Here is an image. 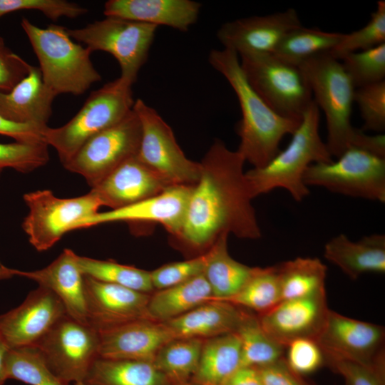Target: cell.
I'll list each match as a JSON object with an SVG mask.
<instances>
[{
  "instance_id": "obj_21",
  "label": "cell",
  "mask_w": 385,
  "mask_h": 385,
  "mask_svg": "<svg viewBox=\"0 0 385 385\" xmlns=\"http://www.w3.org/2000/svg\"><path fill=\"white\" fill-rule=\"evenodd\" d=\"M170 186L136 155L118 166L91 190L97 195L102 206L114 210L157 195Z\"/></svg>"
},
{
  "instance_id": "obj_45",
  "label": "cell",
  "mask_w": 385,
  "mask_h": 385,
  "mask_svg": "<svg viewBox=\"0 0 385 385\" xmlns=\"http://www.w3.org/2000/svg\"><path fill=\"white\" fill-rule=\"evenodd\" d=\"M327 364L340 374L346 385H384L385 364L369 366L358 363L332 359H324Z\"/></svg>"
},
{
  "instance_id": "obj_18",
  "label": "cell",
  "mask_w": 385,
  "mask_h": 385,
  "mask_svg": "<svg viewBox=\"0 0 385 385\" xmlns=\"http://www.w3.org/2000/svg\"><path fill=\"white\" fill-rule=\"evenodd\" d=\"M88 323L98 331L136 321L151 320L150 294L84 276Z\"/></svg>"
},
{
  "instance_id": "obj_50",
  "label": "cell",
  "mask_w": 385,
  "mask_h": 385,
  "mask_svg": "<svg viewBox=\"0 0 385 385\" xmlns=\"http://www.w3.org/2000/svg\"><path fill=\"white\" fill-rule=\"evenodd\" d=\"M10 348L0 337V385H4L9 379L8 355Z\"/></svg>"
},
{
  "instance_id": "obj_31",
  "label": "cell",
  "mask_w": 385,
  "mask_h": 385,
  "mask_svg": "<svg viewBox=\"0 0 385 385\" xmlns=\"http://www.w3.org/2000/svg\"><path fill=\"white\" fill-rule=\"evenodd\" d=\"M282 300L326 293L327 267L316 257H297L277 265Z\"/></svg>"
},
{
  "instance_id": "obj_36",
  "label": "cell",
  "mask_w": 385,
  "mask_h": 385,
  "mask_svg": "<svg viewBox=\"0 0 385 385\" xmlns=\"http://www.w3.org/2000/svg\"><path fill=\"white\" fill-rule=\"evenodd\" d=\"M76 262L84 276L148 293L154 289L150 272L112 260H101L76 255Z\"/></svg>"
},
{
  "instance_id": "obj_41",
  "label": "cell",
  "mask_w": 385,
  "mask_h": 385,
  "mask_svg": "<svg viewBox=\"0 0 385 385\" xmlns=\"http://www.w3.org/2000/svg\"><path fill=\"white\" fill-rule=\"evenodd\" d=\"M354 102L357 104L364 120L362 131H384L385 80L356 88Z\"/></svg>"
},
{
  "instance_id": "obj_26",
  "label": "cell",
  "mask_w": 385,
  "mask_h": 385,
  "mask_svg": "<svg viewBox=\"0 0 385 385\" xmlns=\"http://www.w3.org/2000/svg\"><path fill=\"white\" fill-rule=\"evenodd\" d=\"M324 257L351 279L368 272H385V236L372 234L351 241L339 234L324 245Z\"/></svg>"
},
{
  "instance_id": "obj_23",
  "label": "cell",
  "mask_w": 385,
  "mask_h": 385,
  "mask_svg": "<svg viewBox=\"0 0 385 385\" xmlns=\"http://www.w3.org/2000/svg\"><path fill=\"white\" fill-rule=\"evenodd\" d=\"M200 9L201 4L192 0H109L103 13L185 32L197 21Z\"/></svg>"
},
{
  "instance_id": "obj_27",
  "label": "cell",
  "mask_w": 385,
  "mask_h": 385,
  "mask_svg": "<svg viewBox=\"0 0 385 385\" xmlns=\"http://www.w3.org/2000/svg\"><path fill=\"white\" fill-rule=\"evenodd\" d=\"M241 368V343L235 332L203 342L199 364L190 383L224 385Z\"/></svg>"
},
{
  "instance_id": "obj_4",
  "label": "cell",
  "mask_w": 385,
  "mask_h": 385,
  "mask_svg": "<svg viewBox=\"0 0 385 385\" xmlns=\"http://www.w3.org/2000/svg\"><path fill=\"white\" fill-rule=\"evenodd\" d=\"M319 122L320 110L313 100L287 146L265 166L245 172L253 198L277 188L286 190L298 202L309 194L303 180L308 167L333 160L320 136Z\"/></svg>"
},
{
  "instance_id": "obj_37",
  "label": "cell",
  "mask_w": 385,
  "mask_h": 385,
  "mask_svg": "<svg viewBox=\"0 0 385 385\" xmlns=\"http://www.w3.org/2000/svg\"><path fill=\"white\" fill-rule=\"evenodd\" d=\"M7 364L9 379L28 385H68L48 369L34 346L10 349Z\"/></svg>"
},
{
  "instance_id": "obj_33",
  "label": "cell",
  "mask_w": 385,
  "mask_h": 385,
  "mask_svg": "<svg viewBox=\"0 0 385 385\" xmlns=\"http://www.w3.org/2000/svg\"><path fill=\"white\" fill-rule=\"evenodd\" d=\"M203 342L198 338L173 339L160 349L153 363L170 385L190 382L198 366Z\"/></svg>"
},
{
  "instance_id": "obj_35",
  "label": "cell",
  "mask_w": 385,
  "mask_h": 385,
  "mask_svg": "<svg viewBox=\"0 0 385 385\" xmlns=\"http://www.w3.org/2000/svg\"><path fill=\"white\" fill-rule=\"evenodd\" d=\"M221 301L252 310L257 315L269 312L282 301L277 265L256 267L253 274L237 294Z\"/></svg>"
},
{
  "instance_id": "obj_5",
  "label": "cell",
  "mask_w": 385,
  "mask_h": 385,
  "mask_svg": "<svg viewBox=\"0 0 385 385\" xmlns=\"http://www.w3.org/2000/svg\"><path fill=\"white\" fill-rule=\"evenodd\" d=\"M21 26L39 62L43 82L56 96H79L101 76L93 66L92 51L74 42L67 28L50 24L40 28L23 18Z\"/></svg>"
},
{
  "instance_id": "obj_48",
  "label": "cell",
  "mask_w": 385,
  "mask_h": 385,
  "mask_svg": "<svg viewBox=\"0 0 385 385\" xmlns=\"http://www.w3.org/2000/svg\"><path fill=\"white\" fill-rule=\"evenodd\" d=\"M46 127L14 123L0 115V135L11 137L16 142L46 143L43 136V130Z\"/></svg>"
},
{
  "instance_id": "obj_44",
  "label": "cell",
  "mask_w": 385,
  "mask_h": 385,
  "mask_svg": "<svg viewBox=\"0 0 385 385\" xmlns=\"http://www.w3.org/2000/svg\"><path fill=\"white\" fill-rule=\"evenodd\" d=\"M285 350L287 364L300 376L314 372L325 362L321 347L313 339H295L286 346Z\"/></svg>"
},
{
  "instance_id": "obj_32",
  "label": "cell",
  "mask_w": 385,
  "mask_h": 385,
  "mask_svg": "<svg viewBox=\"0 0 385 385\" xmlns=\"http://www.w3.org/2000/svg\"><path fill=\"white\" fill-rule=\"evenodd\" d=\"M235 332L241 343V367L261 368L284 357L285 347L267 334L257 314L247 312Z\"/></svg>"
},
{
  "instance_id": "obj_49",
  "label": "cell",
  "mask_w": 385,
  "mask_h": 385,
  "mask_svg": "<svg viewBox=\"0 0 385 385\" xmlns=\"http://www.w3.org/2000/svg\"><path fill=\"white\" fill-rule=\"evenodd\" d=\"M224 385H263V383L257 368L241 367Z\"/></svg>"
},
{
  "instance_id": "obj_29",
  "label": "cell",
  "mask_w": 385,
  "mask_h": 385,
  "mask_svg": "<svg viewBox=\"0 0 385 385\" xmlns=\"http://www.w3.org/2000/svg\"><path fill=\"white\" fill-rule=\"evenodd\" d=\"M212 298L204 274L150 295L148 312L151 320L166 322L183 315Z\"/></svg>"
},
{
  "instance_id": "obj_38",
  "label": "cell",
  "mask_w": 385,
  "mask_h": 385,
  "mask_svg": "<svg viewBox=\"0 0 385 385\" xmlns=\"http://www.w3.org/2000/svg\"><path fill=\"white\" fill-rule=\"evenodd\" d=\"M339 61L355 88L385 80V43L348 53Z\"/></svg>"
},
{
  "instance_id": "obj_34",
  "label": "cell",
  "mask_w": 385,
  "mask_h": 385,
  "mask_svg": "<svg viewBox=\"0 0 385 385\" xmlns=\"http://www.w3.org/2000/svg\"><path fill=\"white\" fill-rule=\"evenodd\" d=\"M343 34L301 26L291 30L282 38L274 53L298 66L312 56L329 53L340 41Z\"/></svg>"
},
{
  "instance_id": "obj_9",
  "label": "cell",
  "mask_w": 385,
  "mask_h": 385,
  "mask_svg": "<svg viewBox=\"0 0 385 385\" xmlns=\"http://www.w3.org/2000/svg\"><path fill=\"white\" fill-rule=\"evenodd\" d=\"M158 26L106 16L87 26L67 29L71 38L83 43L92 51L111 54L120 67V76L133 84L141 67L147 61Z\"/></svg>"
},
{
  "instance_id": "obj_15",
  "label": "cell",
  "mask_w": 385,
  "mask_h": 385,
  "mask_svg": "<svg viewBox=\"0 0 385 385\" xmlns=\"http://www.w3.org/2000/svg\"><path fill=\"white\" fill-rule=\"evenodd\" d=\"M66 314L61 300L38 286L19 306L0 315V337L10 349L34 346Z\"/></svg>"
},
{
  "instance_id": "obj_25",
  "label": "cell",
  "mask_w": 385,
  "mask_h": 385,
  "mask_svg": "<svg viewBox=\"0 0 385 385\" xmlns=\"http://www.w3.org/2000/svg\"><path fill=\"white\" fill-rule=\"evenodd\" d=\"M247 311L228 302L212 299L163 322L174 339L212 338L235 332Z\"/></svg>"
},
{
  "instance_id": "obj_17",
  "label": "cell",
  "mask_w": 385,
  "mask_h": 385,
  "mask_svg": "<svg viewBox=\"0 0 385 385\" xmlns=\"http://www.w3.org/2000/svg\"><path fill=\"white\" fill-rule=\"evenodd\" d=\"M192 187L173 185L133 204L106 212H98L83 221L78 229L113 222H155L163 225L176 237L183 223Z\"/></svg>"
},
{
  "instance_id": "obj_20",
  "label": "cell",
  "mask_w": 385,
  "mask_h": 385,
  "mask_svg": "<svg viewBox=\"0 0 385 385\" xmlns=\"http://www.w3.org/2000/svg\"><path fill=\"white\" fill-rule=\"evenodd\" d=\"M99 357L153 362L160 349L174 339L164 322L136 320L99 330Z\"/></svg>"
},
{
  "instance_id": "obj_22",
  "label": "cell",
  "mask_w": 385,
  "mask_h": 385,
  "mask_svg": "<svg viewBox=\"0 0 385 385\" xmlns=\"http://www.w3.org/2000/svg\"><path fill=\"white\" fill-rule=\"evenodd\" d=\"M73 250L65 249L50 265L34 271L16 270V276L35 281L38 286L51 290L63 304L66 314L73 319L89 324L87 317L84 275L76 262Z\"/></svg>"
},
{
  "instance_id": "obj_1",
  "label": "cell",
  "mask_w": 385,
  "mask_h": 385,
  "mask_svg": "<svg viewBox=\"0 0 385 385\" xmlns=\"http://www.w3.org/2000/svg\"><path fill=\"white\" fill-rule=\"evenodd\" d=\"M245 163L237 150L220 140L214 141L200 162V175L175 238L191 248L207 250L223 233L250 240L261 237Z\"/></svg>"
},
{
  "instance_id": "obj_8",
  "label": "cell",
  "mask_w": 385,
  "mask_h": 385,
  "mask_svg": "<svg viewBox=\"0 0 385 385\" xmlns=\"http://www.w3.org/2000/svg\"><path fill=\"white\" fill-rule=\"evenodd\" d=\"M307 186H319L353 197L385 202V157L351 147L328 163H314L304 178Z\"/></svg>"
},
{
  "instance_id": "obj_39",
  "label": "cell",
  "mask_w": 385,
  "mask_h": 385,
  "mask_svg": "<svg viewBox=\"0 0 385 385\" xmlns=\"http://www.w3.org/2000/svg\"><path fill=\"white\" fill-rule=\"evenodd\" d=\"M385 43V1L376 3L369 22L362 28L344 34L337 45L329 52L337 59L356 51L366 50Z\"/></svg>"
},
{
  "instance_id": "obj_13",
  "label": "cell",
  "mask_w": 385,
  "mask_h": 385,
  "mask_svg": "<svg viewBox=\"0 0 385 385\" xmlns=\"http://www.w3.org/2000/svg\"><path fill=\"white\" fill-rule=\"evenodd\" d=\"M140 138V123L133 109L120 121L88 140L63 165L83 177L93 188L120 164L137 155Z\"/></svg>"
},
{
  "instance_id": "obj_11",
  "label": "cell",
  "mask_w": 385,
  "mask_h": 385,
  "mask_svg": "<svg viewBox=\"0 0 385 385\" xmlns=\"http://www.w3.org/2000/svg\"><path fill=\"white\" fill-rule=\"evenodd\" d=\"M48 369L68 385L84 382L99 357V334L68 314L34 346Z\"/></svg>"
},
{
  "instance_id": "obj_46",
  "label": "cell",
  "mask_w": 385,
  "mask_h": 385,
  "mask_svg": "<svg viewBox=\"0 0 385 385\" xmlns=\"http://www.w3.org/2000/svg\"><path fill=\"white\" fill-rule=\"evenodd\" d=\"M30 64L11 51L0 53V92H9L29 73Z\"/></svg>"
},
{
  "instance_id": "obj_12",
  "label": "cell",
  "mask_w": 385,
  "mask_h": 385,
  "mask_svg": "<svg viewBox=\"0 0 385 385\" xmlns=\"http://www.w3.org/2000/svg\"><path fill=\"white\" fill-rule=\"evenodd\" d=\"M141 128L137 157L170 185L193 186L200 175V163L188 158L169 125L141 99L133 108Z\"/></svg>"
},
{
  "instance_id": "obj_53",
  "label": "cell",
  "mask_w": 385,
  "mask_h": 385,
  "mask_svg": "<svg viewBox=\"0 0 385 385\" xmlns=\"http://www.w3.org/2000/svg\"><path fill=\"white\" fill-rule=\"evenodd\" d=\"M71 385H88L83 382H78V383H75V384H72Z\"/></svg>"
},
{
  "instance_id": "obj_47",
  "label": "cell",
  "mask_w": 385,
  "mask_h": 385,
  "mask_svg": "<svg viewBox=\"0 0 385 385\" xmlns=\"http://www.w3.org/2000/svg\"><path fill=\"white\" fill-rule=\"evenodd\" d=\"M257 369L263 385H308L300 375L290 369L284 357L272 364Z\"/></svg>"
},
{
  "instance_id": "obj_43",
  "label": "cell",
  "mask_w": 385,
  "mask_h": 385,
  "mask_svg": "<svg viewBox=\"0 0 385 385\" xmlns=\"http://www.w3.org/2000/svg\"><path fill=\"white\" fill-rule=\"evenodd\" d=\"M205 254L180 262L164 265L150 272L152 284L158 290L171 287L203 274Z\"/></svg>"
},
{
  "instance_id": "obj_54",
  "label": "cell",
  "mask_w": 385,
  "mask_h": 385,
  "mask_svg": "<svg viewBox=\"0 0 385 385\" xmlns=\"http://www.w3.org/2000/svg\"><path fill=\"white\" fill-rule=\"evenodd\" d=\"M180 385H192V384H190V382H188V383L182 384H180Z\"/></svg>"
},
{
  "instance_id": "obj_3",
  "label": "cell",
  "mask_w": 385,
  "mask_h": 385,
  "mask_svg": "<svg viewBox=\"0 0 385 385\" xmlns=\"http://www.w3.org/2000/svg\"><path fill=\"white\" fill-rule=\"evenodd\" d=\"M310 86L313 100L326 118L327 148L339 157L351 147L369 150L373 136L351 123L355 87L341 61L329 53L312 56L298 65Z\"/></svg>"
},
{
  "instance_id": "obj_6",
  "label": "cell",
  "mask_w": 385,
  "mask_h": 385,
  "mask_svg": "<svg viewBox=\"0 0 385 385\" xmlns=\"http://www.w3.org/2000/svg\"><path fill=\"white\" fill-rule=\"evenodd\" d=\"M133 84L121 77L93 91L78 112L58 128L46 126L44 142L56 150L63 165L91 138L123 119L132 110Z\"/></svg>"
},
{
  "instance_id": "obj_10",
  "label": "cell",
  "mask_w": 385,
  "mask_h": 385,
  "mask_svg": "<svg viewBox=\"0 0 385 385\" xmlns=\"http://www.w3.org/2000/svg\"><path fill=\"white\" fill-rule=\"evenodd\" d=\"M24 200L29 211L22 227L29 242L40 252L50 249L66 232L77 230L102 207L92 190L80 197L60 198L49 190H41L26 193Z\"/></svg>"
},
{
  "instance_id": "obj_40",
  "label": "cell",
  "mask_w": 385,
  "mask_h": 385,
  "mask_svg": "<svg viewBox=\"0 0 385 385\" xmlns=\"http://www.w3.org/2000/svg\"><path fill=\"white\" fill-rule=\"evenodd\" d=\"M48 146L46 143H0V173L7 168L29 173L44 165L49 160Z\"/></svg>"
},
{
  "instance_id": "obj_16",
  "label": "cell",
  "mask_w": 385,
  "mask_h": 385,
  "mask_svg": "<svg viewBox=\"0 0 385 385\" xmlns=\"http://www.w3.org/2000/svg\"><path fill=\"white\" fill-rule=\"evenodd\" d=\"M301 26L297 11L289 8L227 21L217 30V38L223 48L233 51L238 56L271 53L289 31Z\"/></svg>"
},
{
  "instance_id": "obj_52",
  "label": "cell",
  "mask_w": 385,
  "mask_h": 385,
  "mask_svg": "<svg viewBox=\"0 0 385 385\" xmlns=\"http://www.w3.org/2000/svg\"><path fill=\"white\" fill-rule=\"evenodd\" d=\"M9 51L10 50L5 46L4 39L1 37H0V53H6Z\"/></svg>"
},
{
  "instance_id": "obj_24",
  "label": "cell",
  "mask_w": 385,
  "mask_h": 385,
  "mask_svg": "<svg viewBox=\"0 0 385 385\" xmlns=\"http://www.w3.org/2000/svg\"><path fill=\"white\" fill-rule=\"evenodd\" d=\"M56 96L43 82L39 67L31 65L9 92H0V115L14 123L45 127Z\"/></svg>"
},
{
  "instance_id": "obj_19",
  "label": "cell",
  "mask_w": 385,
  "mask_h": 385,
  "mask_svg": "<svg viewBox=\"0 0 385 385\" xmlns=\"http://www.w3.org/2000/svg\"><path fill=\"white\" fill-rule=\"evenodd\" d=\"M329 309L326 293L281 301L269 312L258 315L261 326L273 339L286 347L295 339H317Z\"/></svg>"
},
{
  "instance_id": "obj_14",
  "label": "cell",
  "mask_w": 385,
  "mask_h": 385,
  "mask_svg": "<svg viewBox=\"0 0 385 385\" xmlns=\"http://www.w3.org/2000/svg\"><path fill=\"white\" fill-rule=\"evenodd\" d=\"M384 327L352 319L332 310L316 341L325 358L369 366L385 364Z\"/></svg>"
},
{
  "instance_id": "obj_30",
  "label": "cell",
  "mask_w": 385,
  "mask_h": 385,
  "mask_svg": "<svg viewBox=\"0 0 385 385\" xmlns=\"http://www.w3.org/2000/svg\"><path fill=\"white\" fill-rule=\"evenodd\" d=\"M88 385H170L153 362L98 357L86 380Z\"/></svg>"
},
{
  "instance_id": "obj_42",
  "label": "cell",
  "mask_w": 385,
  "mask_h": 385,
  "mask_svg": "<svg viewBox=\"0 0 385 385\" xmlns=\"http://www.w3.org/2000/svg\"><path fill=\"white\" fill-rule=\"evenodd\" d=\"M19 10L39 11L54 21L63 16L76 18L88 12L86 8L66 0H0V17Z\"/></svg>"
},
{
  "instance_id": "obj_28",
  "label": "cell",
  "mask_w": 385,
  "mask_h": 385,
  "mask_svg": "<svg viewBox=\"0 0 385 385\" xmlns=\"http://www.w3.org/2000/svg\"><path fill=\"white\" fill-rule=\"evenodd\" d=\"M228 234H222L205 252L203 274L215 300H225L237 294L255 272L256 267L243 265L229 254Z\"/></svg>"
},
{
  "instance_id": "obj_7",
  "label": "cell",
  "mask_w": 385,
  "mask_h": 385,
  "mask_svg": "<svg viewBox=\"0 0 385 385\" xmlns=\"http://www.w3.org/2000/svg\"><path fill=\"white\" fill-rule=\"evenodd\" d=\"M238 56L247 81L261 98L281 116L301 121L313 97L300 67L274 53Z\"/></svg>"
},
{
  "instance_id": "obj_51",
  "label": "cell",
  "mask_w": 385,
  "mask_h": 385,
  "mask_svg": "<svg viewBox=\"0 0 385 385\" xmlns=\"http://www.w3.org/2000/svg\"><path fill=\"white\" fill-rule=\"evenodd\" d=\"M16 270L5 267L0 262V279L11 278L15 274Z\"/></svg>"
},
{
  "instance_id": "obj_2",
  "label": "cell",
  "mask_w": 385,
  "mask_h": 385,
  "mask_svg": "<svg viewBox=\"0 0 385 385\" xmlns=\"http://www.w3.org/2000/svg\"><path fill=\"white\" fill-rule=\"evenodd\" d=\"M208 61L227 81L240 104L242 118L237 126L240 139L237 151L253 168L265 166L280 150L282 138L292 135L301 121L281 116L261 98L247 81L236 52L212 49Z\"/></svg>"
}]
</instances>
